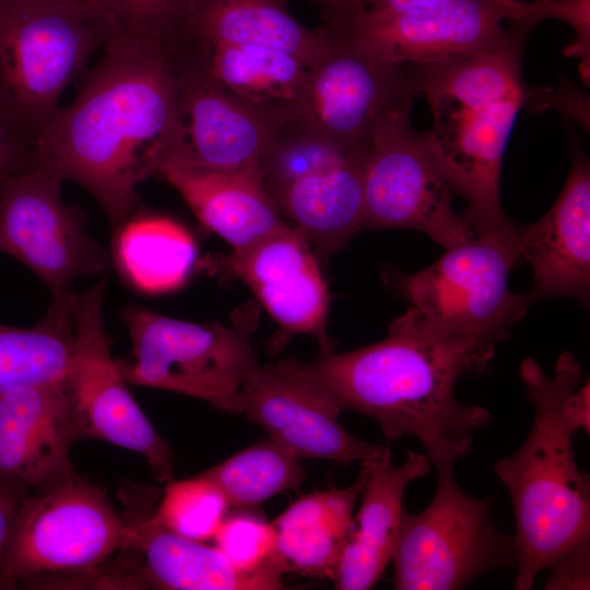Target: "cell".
Masks as SVG:
<instances>
[{
  "mask_svg": "<svg viewBox=\"0 0 590 590\" xmlns=\"http://www.w3.org/2000/svg\"><path fill=\"white\" fill-rule=\"evenodd\" d=\"M184 75L161 55L109 40L32 164L85 188L118 229L137 213L139 184L157 177L168 154Z\"/></svg>",
  "mask_w": 590,
  "mask_h": 590,
  "instance_id": "cell-1",
  "label": "cell"
},
{
  "mask_svg": "<svg viewBox=\"0 0 590 590\" xmlns=\"http://www.w3.org/2000/svg\"><path fill=\"white\" fill-rule=\"evenodd\" d=\"M494 353L480 341L429 330L409 309L388 324L386 339L303 365L341 412L368 416L389 441L416 438L434 465L468 456L472 433L492 422L488 410L460 403L455 387Z\"/></svg>",
  "mask_w": 590,
  "mask_h": 590,
  "instance_id": "cell-2",
  "label": "cell"
},
{
  "mask_svg": "<svg viewBox=\"0 0 590 590\" xmlns=\"http://www.w3.org/2000/svg\"><path fill=\"white\" fill-rule=\"evenodd\" d=\"M535 24L510 21L495 44L472 54L405 64L415 94L427 99L433 128L424 132L430 155L455 193L475 235L510 238L521 227L504 213L502 163L522 107L538 108L539 92L522 79L524 42Z\"/></svg>",
  "mask_w": 590,
  "mask_h": 590,
  "instance_id": "cell-3",
  "label": "cell"
},
{
  "mask_svg": "<svg viewBox=\"0 0 590 590\" xmlns=\"http://www.w3.org/2000/svg\"><path fill=\"white\" fill-rule=\"evenodd\" d=\"M519 369L534 417L521 447L494 470L514 510L515 589L529 590L542 570L590 541V480L577 465L575 433L560 413L565 397L587 378L570 352L558 356L553 376L531 357Z\"/></svg>",
  "mask_w": 590,
  "mask_h": 590,
  "instance_id": "cell-4",
  "label": "cell"
},
{
  "mask_svg": "<svg viewBox=\"0 0 590 590\" xmlns=\"http://www.w3.org/2000/svg\"><path fill=\"white\" fill-rule=\"evenodd\" d=\"M110 38L96 11L63 0H0V119L30 151L64 90Z\"/></svg>",
  "mask_w": 590,
  "mask_h": 590,
  "instance_id": "cell-5",
  "label": "cell"
},
{
  "mask_svg": "<svg viewBox=\"0 0 590 590\" xmlns=\"http://www.w3.org/2000/svg\"><path fill=\"white\" fill-rule=\"evenodd\" d=\"M132 350L116 359L127 384L167 390L239 413L240 392L259 366L252 345L257 311L243 309L231 324L196 323L142 306L122 310Z\"/></svg>",
  "mask_w": 590,
  "mask_h": 590,
  "instance_id": "cell-6",
  "label": "cell"
},
{
  "mask_svg": "<svg viewBox=\"0 0 590 590\" xmlns=\"http://www.w3.org/2000/svg\"><path fill=\"white\" fill-rule=\"evenodd\" d=\"M456 462L433 465L437 485L418 514L403 511L391 562L398 590H457L494 569H515L514 538L494 522L493 498L464 493Z\"/></svg>",
  "mask_w": 590,
  "mask_h": 590,
  "instance_id": "cell-7",
  "label": "cell"
},
{
  "mask_svg": "<svg viewBox=\"0 0 590 590\" xmlns=\"http://www.w3.org/2000/svg\"><path fill=\"white\" fill-rule=\"evenodd\" d=\"M521 259L520 235L492 238L475 235L447 248L432 266L389 278L413 305L412 315L429 330L496 347L526 315L529 302L508 285Z\"/></svg>",
  "mask_w": 590,
  "mask_h": 590,
  "instance_id": "cell-8",
  "label": "cell"
},
{
  "mask_svg": "<svg viewBox=\"0 0 590 590\" xmlns=\"http://www.w3.org/2000/svg\"><path fill=\"white\" fill-rule=\"evenodd\" d=\"M129 526L104 491L76 474L24 498L3 566L7 589L47 573H91L126 550Z\"/></svg>",
  "mask_w": 590,
  "mask_h": 590,
  "instance_id": "cell-9",
  "label": "cell"
},
{
  "mask_svg": "<svg viewBox=\"0 0 590 590\" xmlns=\"http://www.w3.org/2000/svg\"><path fill=\"white\" fill-rule=\"evenodd\" d=\"M412 102L378 126L364 175V228H406L425 233L445 249L475 233L455 210V191L435 164L425 134L410 121Z\"/></svg>",
  "mask_w": 590,
  "mask_h": 590,
  "instance_id": "cell-10",
  "label": "cell"
},
{
  "mask_svg": "<svg viewBox=\"0 0 590 590\" xmlns=\"http://www.w3.org/2000/svg\"><path fill=\"white\" fill-rule=\"evenodd\" d=\"M63 179L34 164L0 184V251L31 269L54 300L74 297L71 282L104 274L108 256L61 196Z\"/></svg>",
  "mask_w": 590,
  "mask_h": 590,
  "instance_id": "cell-11",
  "label": "cell"
},
{
  "mask_svg": "<svg viewBox=\"0 0 590 590\" xmlns=\"http://www.w3.org/2000/svg\"><path fill=\"white\" fill-rule=\"evenodd\" d=\"M101 280L73 304L74 347L69 377L79 439L93 438L141 455L162 482L173 479V452L131 396L106 333Z\"/></svg>",
  "mask_w": 590,
  "mask_h": 590,
  "instance_id": "cell-12",
  "label": "cell"
},
{
  "mask_svg": "<svg viewBox=\"0 0 590 590\" xmlns=\"http://www.w3.org/2000/svg\"><path fill=\"white\" fill-rule=\"evenodd\" d=\"M310 67L299 123L339 144L368 150L380 122L415 95L405 64L387 61L341 27Z\"/></svg>",
  "mask_w": 590,
  "mask_h": 590,
  "instance_id": "cell-13",
  "label": "cell"
},
{
  "mask_svg": "<svg viewBox=\"0 0 590 590\" xmlns=\"http://www.w3.org/2000/svg\"><path fill=\"white\" fill-rule=\"evenodd\" d=\"M201 266L251 290L282 330L278 347L293 334H308L317 339L321 354L335 352L337 343L327 331L331 294L320 261L306 236L291 223L228 255L209 257Z\"/></svg>",
  "mask_w": 590,
  "mask_h": 590,
  "instance_id": "cell-14",
  "label": "cell"
},
{
  "mask_svg": "<svg viewBox=\"0 0 590 590\" xmlns=\"http://www.w3.org/2000/svg\"><path fill=\"white\" fill-rule=\"evenodd\" d=\"M239 413L299 458L361 463L385 448L350 434L337 403L295 358L259 365L240 392Z\"/></svg>",
  "mask_w": 590,
  "mask_h": 590,
  "instance_id": "cell-15",
  "label": "cell"
},
{
  "mask_svg": "<svg viewBox=\"0 0 590 590\" xmlns=\"http://www.w3.org/2000/svg\"><path fill=\"white\" fill-rule=\"evenodd\" d=\"M519 0H452L408 14L366 11L339 26L378 57L397 63H427L472 54L498 42L504 20L516 19Z\"/></svg>",
  "mask_w": 590,
  "mask_h": 590,
  "instance_id": "cell-16",
  "label": "cell"
},
{
  "mask_svg": "<svg viewBox=\"0 0 590 590\" xmlns=\"http://www.w3.org/2000/svg\"><path fill=\"white\" fill-rule=\"evenodd\" d=\"M278 129L205 73L192 71L181 80L165 161L203 169L259 173V162Z\"/></svg>",
  "mask_w": 590,
  "mask_h": 590,
  "instance_id": "cell-17",
  "label": "cell"
},
{
  "mask_svg": "<svg viewBox=\"0 0 590 590\" xmlns=\"http://www.w3.org/2000/svg\"><path fill=\"white\" fill-rule=\"evenodd\" d=\"M69 379L0 396V480L38 491L74 475Z\"/></svg>",
  "mask_w": 590,
  "mask_h": 590,
  "instance_id": "cell-18",
  "label": "cell"
},
{
  "mask_svg": "<svg viewBox=\"0 0 590 590\" xmlns=\"http://www.w3.org/2000/svg\"><path fill=\"white\" fill-rule=\"evenodd\" d=\"M573 163L552 208L521 227V258L529 262L533 283L529 305L571 296L588 305L590 291V165L573 131Z\"/></svg>",
  "mask_w": 590,
  "mask_h": 590,
  "instance_id": "cell-19",
  "label": "cell"
},
{
  "mask_svg": "<svg viewBox=\"0 0 590 590\" xmlns=\"http://www.w3.org/2000/svg\"><path fill=\"white\" fill-rule=\"evenodd\" d=\"M361 464L367 471V479L333 579L339 590H367L379 581L392 558L406 488L426 476L432 468L426 455L414 451H408L403 463L394 465L389 445Z\"/></svg>",
  "mask_w": 590,
  "mask_h": 590,
  "instance_id": "cell-20",
  "label": "cell"
},
{
  "mask_svg": "<svg viewBox=\"0 0 590 590\" xmlns=\"http://www.w3.org/2000/svg\"><path fill=\"white\" fill-rule=\"evenodd\" d=\"M154 489V488H153ZM148 489L129 526L126 551H138L140 586L168 590H279L281 579L238 570L215 546L178 535L152 517L156 495Z\"/></svg>",
  "mask_w": 590,
  "mask_h": 590,
  "instance_id": "cell-21",
  "label": "cell"
},
{
  "mask_svg": "<svg viewBox=\"0 0 590 590\" xmlns=\"http://www.w3.org/2000/svg\"><path fill=\"white\" fill-rule=\"evenodd\" d=\"M368 153L308 172L270 194L280 215L309 240L320 263L363 229Z\"/></svg>",
  "mask_w": 590,
  "mask_h": 590,
  "instance_id": "cell-22",
  "label": "cell"
},
{
  "mask_svg": "<svg viewBox=\"0 0 590 590\" xmlns=\"http://www.w3.org/2000/svg\"><path fill=\"white\" fill-rule=\"evenodd\" d=\"M193 54L199 71L276 128L299 121L310 69L302 60L229 44L200 45Z\"/></svg>",
  "mask_w": 590,
  "mask_h": 590,
  "instance_id": "cell-23",
  "label": "cell"
},
{
  "mask_svg": "<svg viewBox=\"0 0 590 590\" xmlns=\"http://www.w3.org/2000/svg\"><path fill=\"white\" fill-rule=\"evenodd\" d=\"M157 177L179 192L202 226L221 236L233 249L286 222L266 192L257 170H212L165 161Z\"/></svg>",
  "mask_w": 590,
  "mask_h": 590,
  "instance_id": "cell-24",
  "label": "cell"
},
{
  "mask_svg": "<svg viewBox=\"0 0 590 590\" xmlns=\"http://www.w3.org/2000/svg\"><path fill=\"white\" fill-rule=\"evenodd\" d=\"M366 479L363 468L350 486L304 495L272 521L276 553L285 573L334 579Z\"/></svg>",
  "mask_w": 590,
  "mask_h": 590,
  "instance_id": "cell-25",
  "label": "cell"
},
{
  "mask_svg": "<svg viewBox=\"0 0 590 590\" xmlns=\"http://www.w3.org/2000/svg\"><path fill=\"white\" fill-rule=\"evenodd\" d=\"M287 0H200L188 24L191 54L197 46L229 44L290 54L311 67L326 50L329 30H310L286 9Z\"/></svg>",
  "mask_w": 590,
  "mask_h": 590,
  "instance_id": "cell-26",
  "label": "cell"
},
{
  "mask_svg": "<svg viewBox=\"0 0 590 590\" xmlns=\"http://www.w3.org/2000/svg\"><path fill=\"white\" fill-rule=\"evenodd\" d=\"M115 232V262L129 284L150 294L185 284L197 251L184 226L164 216L135 213Z\"/></svg>",
  "mask_w": 590,
  "mask_h": 590,
  "instance_id": "cell-27",
  "label": "cell"
},
{
  "mask_svg": "<svg viewBox=\"0 0 590 590\" xmlns=\"http://www.w3.org/2000/svg\"><path fill=\"white\" fill-rule=\"evenodd\" d=\"M54 300L31 328L0 323V396L28 386L68 380L74 347L73 304Z\"/></svg>",
  "mask_w": 590,
  "mask_h": 590,
  "instance_id": "cell-28",
  "label": "cell"
},
{
  "mask_svg": "<svg viewBox=\"0 0 590 590\" xmlns=\"http://www.w3.org/2000/svg\"><path fill=\"white\" fill-rule=\"evenodd\" d=\"M199 1L96 0V7L108 24L109 40L150 50L185 69L191 58L188 24Z\"/></svg>",
  "mask_w": 590,
  "mask_h": 590,
  "instance_id": "cell-29",
  "label": "cell"
},
{
  "mask_svg": "<svg viewBox=\"0 0 590 590\" xmlns=\"http://www.w3.org/2000/svg\"><path fill=\"white\" fill-rule=\"evenodd\" d=\"M300 458L271 438L259 441L199 473L213 482L229 507H256L305 479Z\"/></svg>",
  "mask_w": 590,
  "mask_h": 590,
  "instance_id": "cell-30",
  "label": "cell"
},
{
  "mask_svg": "<svg viewBox=\"0 0 590 590\" xmlns=\"http://www.w3.org/2000/svg\"><path fill=\"white\" fill-rule=\"evenodd\" d=\"M228 508L222 491L198 474L187 480L167 481L152 517L178 535L205 542L213 539Z\"/></svg>",
  "mask_w": 590,
  "mask_h": 590,
  "instance_id": "cell-31",
  "label": "cell"
},
{
  "mask_svg": "<svg viewBox=\"0 0 590 590\" xmlns=\"http://www.w3.org/2000/svg\"><path fill=\"white\" fill-rule=\"evenodd\" d=\"M213 540L238 570L282 580L285 569L276 553L272 522L247 512L226 515Z\"/></svg>",
  "mask_w": 590,
  "mask_h": 590,
  "instance_id": "cell-32",
  "label": "cell"
},
{
  "mask_svg": "<svg viewBox=\"0 0 590 590\" xmlns=\"http://www.w3.org/2000/svg\"><path fill=\"white\" fill-rule=\"evenodd\" d=\"M545 19H557L570 24L576 40L566 47L567 56L581 58V73L586 81L589 78L590 52V0H532L519 1L517 20H529L536 24Z\"/></svg>",
  "mask_w": 590,
  "mask_h": 590,
  "instance_id": "cell-33",
  "label": "cell"
},
{
  "mask_svg": "<svg viewBox=\"0 0 590 590\" xmlns=\"http://www.w3.org/2000/svg\"><path fill=\"white\" fill-rule=\"evenodd\" d=\"M547 590L590 589V541L583 542L558 557L550 567Z\"/></svg>",
  "mask_w": 590,
  "mask_h": 590,
  "instance_id": "cell-34",
  "label": "cell"
},
{
  "mask_svg": "<svg viewBox=\"0 0 590 590\" xmlns=\"http://www.w3.org/2000/svg\"><path fill=\"white\" fill-rule=\"evenodd\" d=\"M31 492L22 484L0 480V589H7L3 566L13 524L20 507Z\"/></svg>",
  "mask_w": 590,
  "mask_h": 590,
  "instance_id": "cell-35",
  "label": "cell"
},
{
  "mask_svg": "<svg viewBox=\"0 0 590 590\" xmlns=\"http://www.w3.org/2000/svg\"><path fill=\"white\" fill-rule=\"evenodd\" d=\"M560 413L568 427L576 433L579 429L590 432V384L587 378L570 391L563 400Z\"/></svg>",
  "mask_w": 590,
  "mask_h": 590,
  "instance_id": "cell-36",
  "label": "cell"
},
{
  "mask_svg": "<svg viewBox=\"0 0 590 590\" xmlns=\"http://www.w3.org/2000/svg\"><path fill=\"white\" fill-rule=\"evenodd\" d=\"M33 152L25 148L0 119V184L10 174L28 166Z\"/></svg>",
  "mask_w": 590,
  "mask_h": 590,
  "instance_id": "cell-37",
  "label": "cell"
},
{
  "mask_svg": "<svg viewBox=\"0 0 590 590\" xmlns=\"http://www.w3.org/2000/svg\"><path fill=\"white\" fill-rule=\"evenodd\" d=\"M317 5L322 13L324 24L331 26H344L361 15L369 8L370 0H307Z\"/></svg>",
  "mask_w": 590,
  "mask_h": 590,
  "instance_id": "cell-38",
  "label": "cell"
},
{
  "mask_svg": "<svg viewBox=\"0 0 590 590\" xmlns=\"http://www.w3.org/2000/svg\"><path fill=\"white\" fill-rule=\"evenodd\" d=\"M452 0H370L367 11L389 14H408L433 10Z\"/></svg>",
  "mask_w": 590,
  "mask_h": 590,
  "instance_id": "cell-39",
  "label": "cell"
},
{
  "mask_svg": "<svg viewBox=\"0 0 590 590\" xmlns=\"http://www.w3.org/2000/svg\"><path fill=\"white\" fill-rule=\"evenodd\" d=\"M63 1H68V2H72V3H75V4H80V5H83V7H86V8H90L94 11H97V7H96V0H63Z\"/></svg>",
  "mask_w": 590,
  "mask_h": 590,
  "instance_id": "cell-40",
  "label": "cell"
}]
</instances>
